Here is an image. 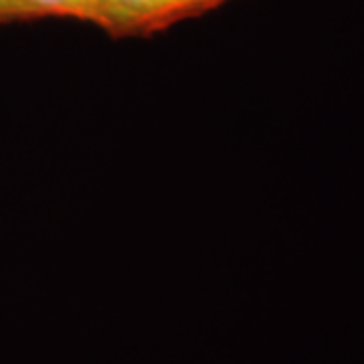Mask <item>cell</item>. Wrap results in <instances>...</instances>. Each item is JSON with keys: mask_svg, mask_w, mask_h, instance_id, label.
Masks as SVG:
<instances>
[{"mask_svg": "<svg viewBox=\"0 0 364 364\" xmlns=\"http://www.w3.org/2000/svg\"><path fill=\"white\" fill-rule=\"evenodd\" d=\"M207 2L213 0H97V23L116 28L156 25Z\"/></svg>", "mask_w": 364, "mask_h": 364, "instance_id": "1", "label": "cell"}, {"mask_svg": "<svg viewBox=\"0 0 364 364\" xmlns=\"http://www.w3.org/2000/svg\"><path fill=\"white\" fill-rule=\"evenodd\" d=\"M21 16L65 14L97 21V0H18Z\"/></svg>", "mask_w": 364, "mask_h": 364, "instance_id": "2", "label": "cell"}, {"mask_svg": "<svg viewBox=\"0 0 364 364\" xmlns=\"http://www.w3.org/2000/svg\"><path fill=\"white\" fill-rule=\"evenodd\" d=\"M9 18H21L18 0H0V21H9Z\"/></svg>", "mask_w": 364, "mask_h": 364, "instance_id": "3", "label": "cell"}]
</instances>
